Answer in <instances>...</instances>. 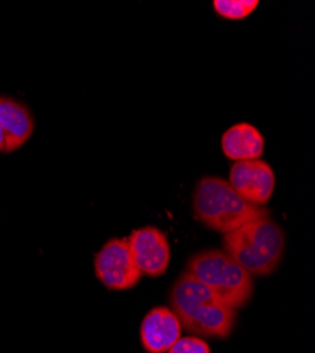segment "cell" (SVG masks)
<instances>
[{
  "instance_id": "obj_8",
  "label": "cell",
  "mask_w": 315,
  "mask_h": 353,
  "mask_svg": "<svg viewBox=\"0 0 315 353\" xmlns=\"http://www.w3.org/2000/svg\"><path fill=\"white\" fill-rule=\"evenodd\" d=\"M181 330L180 319L173 311L156 307L141 322V343L149 353H165L181 338Z\"/></svg>"
},
{
  "instance_id": "obj_2",
  "label": "cell",
  "mask_w": 315,
  "mask_h": 353,
  "mask_svg": "<svg viewBox=\"0 0 315 353\" xmlns=\"http://www.w3.org/2000/svg\"><path fill=\"white\" fill-rule=\"evenodd\" d=\"M194 214L207 228L229 233L247 222L269 218V210L243 199L226 180L204 176L192 195Z\"/></svg>"
},
{
  "instance_id": "obj_4",
  "label": "cell",
  "mask_w": 315,
  "mask_h": 353,
  "mask_svg": "<svg viewBox=\"0 0 315 353\" xmlns=\"http://www.w3.org/2000/svg\"><path fill=\"white\" fill-rule=\"evenodd\" d=\"M187 272L235 311L252 299L253 277L223 250L211 249L192 256L187 263Z\"/></svg>"
},
{
  "instance_id": "obj_13",
  "label": "cell",
  "mask_w": 315,
  "mask_h": 353,
  "mask_svg": "<svg viewBox=\"0 0 315 353\" xmlns=\"http://www.w3.org/2000/svg\"><path fill=\"white\" fill-rule=\"evenodd\" d=\"M0 153H5V136H3L2 125H0Z\"/></svg>"
},
{
  "instance_id": "obj_12",
  "label": "cell",
  "mask_w": 315,
  "mask_h": 353,
  "mask_svg": "<svg viewBox=\"0 0 315 353\" xmlns=\"http://www.w3.org/2000/svg\"><path fill=\"white\" fill-rule=\"evenodd\" d=\"M167 353H211V349L205 341L196 336L180 338Z\"/></svg>"
},
{
  "instance_id": "obj_1",
  "label": "cell",
  "mask_w": 315,
  "mask_h": 353,
  "mask_svg": "<svg viewBox=\"0 0 315 353\" xmlns=\"http://www.w3.org/2000/svg\"><path fill=\"white\" fill-rule=\"evenodd\" d=\"M170 304L171 311L180 319L181 328L195 335L227 338L235 327L236 311L225 305L188 272L171 290Z\"/></svg>"
},
{
  "instance_id": "obj_7",
  "label": "cell",
  "mask_w": 315,
  "mask_h": 353,
  "mask_svg": "<svg viewBox=\"0 0 315 353\" xmlns=\"http://www.w3.org/2000/svg\"><path fill=\"white\" fill-rule=\"evenodd\" d=\"M227 183L243 199L263 207L273 196L276 175L263 160L236 161L231 167Z\"/></svg>"
},
{
  "instance_id": "obj_11",
  "label": "cell",
  "mask_w": 315,
  "mask_h": 353,
  "mask_svg": "<svg viewBox=\"0 0 315 353\" xmlns=\"http://www.w3.org/2000/svg\"><path fill=\"white\" fill-rule=\"evenodd\" d=\"M257 5V0H215L214 10L223 19L242 20L252 14Z\"/></svg>"
},
{
  "instance_id": "obj_6",
  "label": "cell",
  "mask_w": 315,
  "mask_h": 353,
  "mask_svg": "<svg viewBox=\"0 0 315 353\" xmlns=\"http://www.w3.org/2000/svg\"><path fill=\"white\" fill-rule=\"evenodd\" d=\"M128 243L136 266L143 276L159 277L167 272L171 249L167 234L163 230L154 226L136 229L132 232Z\"/></svg>"
},
{
  "instance_id": "obj_3",
  "label": "cell",
  "mask_w": 315,
  "mask_h": 353,
  "mask_svg": "<svg viewBox=\"0 0 315 353\" xmlns=\"http://www.w3.org/2000/svg\"><path fill=\"white\" fill-rule=\"evenodd\" d=\"M285 236L272 219L263 218L223 234V252L252 277L272 274L283 259Z\"/></svg>"
},
{
  "instance_id": "obj_5",
  "label": "cell",
  "mask_w": 315,
  "mask_h": 353,
  "mask_svg": "<svg viewBox=\"0 0 315 353\" xmlns=\"http://www.w3.org/2000/svg\"><path fill=\"white\" fill-rule=\"evenodd\" d=\"M94 264L98 280L108 290H129L143 276L132 257L128 239H110L96 253Z\"/></svg>"
},
{
  "instance_id": "obj_10",
  "label": "cell",
  "mask_w": 315,
  "mask_h": 353,
  "mask_svg": "<svg viewBox=\"0 0 315 353\" xmlns=\"http://www.w3.org/2000/svg\"><path fill=\"white\" fill-rule=\"evenodd\" d=\"M222 152L234 161L259 160L265 152V137L253 125L238 123L222 136Z\"/></svg>"
},
{
  "instance_id": "obj_9",
  "label": "cell",
  "mask_w": 315,
  "mask_h": 353,
  "mask_svg": "<svg viewBox=\"0 0 315 353\" xmlns=\"http://www.w3.org/2000/svg\"><path fill=\"white\" fill-rule=\"evenodd\" d=\"M0 125L5 136V153H13L30 140L36 122L24 103L0 95Z\"/></svg>"
}]
</instances>
